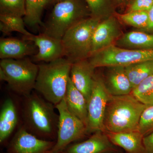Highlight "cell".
Here are the masks:
<instances>
[{
  "instance_id": "6da1fadb",
  "label": "cell",
  "mask_w": 153,
  "mask_h": 153,
  "mask_svg": "<svg viewBox=\"0 0 153 153\" xmlns=\"http://www.w3.org/2000/svg\"><path fill=\"white\" fill-rule=\"evenodd\" d=\"M23 99L22 126L39 138L52 140L57 138L59 116L55 112V105L36 91Z\"/></svg>"
},
{
  "instance_id": "7a4b0ae2",
  "label": "cell",
  "mask_w": 153,
  "mask_h": 153,
  "mask_svg": "<svg viewBox=\"0 0 153 153\" xmlns=\"http://www.w3.org/2000/svg\"><path fill=\"white\" fill-rule=\"evenodd\" d=\"M72 63L63 57L38 65L34 90L56 106L66 95Z\"/></svg>"
},
{
  "instance_id": "3957f363",
  "label": "cell",
  "mask_w": 153,
  "mask_h": 153,
  "mask_svg": "<svg viewBox=\"0 0 153 153\" xmlns=\"http://www.w3.org/2000/svg\"><path fill=\"white\" fill-rule=\"evenodd\" d=\"M147 105L132 95L110 97L104 119V131L121 132L137 130L141 115Z\"/></svg>"
},
{
  "instance_id": "277c9868",
  "label": "cell",
  "mask_w": 153,
  "mask_h": 153,
  "mask_svg": "<svg viewBox=\"0 0 153 153\" xmlns=\"http://www.w3.org/2000/svg\"><path fill=\"white\" fill-rule=\"evenodd\" d=\"M90 17V10L84 0H60L55 3L44 25L43 33L61 39L70 28Z\"/></svg>"
},
{
  "instance_id": "5b68a950",
  "label": "cell",
  "mask_w": 153,
  "mask_h": 153,
  "mask_svg": "<svg viewBox=\"0 0 153 153\" xmlns=\"http://www.w3.org/2000/svg\"><path fill=\"white\" fill-rule=\"evenodd\" d=\"M38 65L28 58L3 59L0 61V79L12 91L24 97L35 89Z\"/></svg>"
},
{
  "instance_id": "8992f818",
  "label": "cell",
  "mask_w": 153,
  "mask_h": 153,
  "mask_svg": "<svg viewBox=\"0 0 153 153\" xmlns=\"http://www.w3.org/2000/svg\"><path fill=\"white\" fill-rule=\"evenodd\" d=\"M101 21L90 17L70 28L61 39L64 57L73 63L90 57L94 32Z\"/></svg>"
},
{
  "instance_id": "52a82bcc",
  "label": "cell",
  "mask_w": 153,
  "mask_h": 153,
  "mask_svg": "<svg viewBox=\"0 0 153 153\" xmlns=\"http://www.w3.org/2000/svg\"><path fill=\"white\" fill-rule=\"evenodd\" d=\"M55 108L59 116L57 138L48 153H62L71 143L88 135L85 124L68 109L65 97Z\"/></svg>"
},
{
  "instance_id": "ba28073f",
  "label": "cell",
  "mask_w": 153,
  "mask_h": 153,
  "mask_svg": "<svg viewBox=\"0 0 153 153\" xmlns=\"http://www.w3.org/2000/svg\"><path fill=\"white\" fill-rule=\"evenodd\" d=\"M88 59L95 68L114 66L125 67L137 62L153 60V50L126 49L114 44L94 52Z\"/></svg>"
},
{
  "instance_id": "9c48e42d",
  "label": "cell",
  "mask_w": 153,
  "mask_h": 153,
  "mask_svg": "<svg viewBox=\"0 0 153 153\" xmlns=\"http://www.w3.org/2000/svg\"><path fill=\"white\" fill-rule=\"evenodd\" d=\"M103 77L95 74L90 97L88 102V134L97 131H104V119L107 105L111 96Z\"/></svg>"
},
{
  "instance_id": "30bf717a",
  "label": "cell",
  "mask_w": 153,
  "mask_h": 153,
  "mask_svg": "<svg viewBox=\"0 0 153 153\" xmlns=\"http://www.w3.org/2000/svg\"><path fill=\"white\" fill-rule=\"evenodd\" d=\"M55 141L39 138L22 126L14 134L8 147V153H48Z\"/></svg>"
},
{
  "instance_id": "8fae6325",
  "label": "cell",
  "mask_w": 153,
  "mask_h": 153,
  "mask_svg": "<svg viewBox=\"0 0 153 153\" xmlns=\"http://www.w3.org/2000/svg\"><path fill=\"white\" fill-rule=\"evenodd\" d=\"M25 41H32L38 48V52L33 56L36 62H52L64 57V50L61 39H57L43 33L38 35L23 36Z\"/></svg>"
},
{
  "instance_id": "7c38bea8",
  "label": "cell",
  "mask_w": 153,
  "mask_h": 153,
  "mask_svg": "<svg viewBox=\"0 0 153 153\" xmlns=\"http://www.w3.org/2000/svg\"><path fill=\"white\" fill-rule=\"evenodd\" d=\"M122 35L116 17L112 15L101 20L94 32L91 55L114 45Z\"/></svg>"
},
{
  "instance_id": "4fadbf2b",
  "label": "cell",
  "mask_w": 153,
  "mask_h": 153,
  "mask_svg": "<svg viewBox=\"0 0 153 153\" xmlns=\"http://www.w3.org/2000/svg\"><path fill=\"white\" fill-rule=\"evenodd\" d=\"M87 140L71 145L62 153H118L120 148L114 144L105 132L97 131L91 134Z\"/></svg>"
},
{
  "instance_id": "5bb4252c",
  "label": "cell",
  "mask_w": 153,
  "mask_h": 153,
  "mask_svg": "<svg viewBox=\"0 0 153 153\" xmlns=\"http://www.w3.org/2000/svg\"><path fill=\"white\" fill-rule=\"evenodd\" d=\"M95 69L88 59L74 62L71 66L70 79L75 87L83 94L87 102L93 87Z\"/></svg>"
},
{
  "instance_id": "9a60e30c",
  "label": "cell",
  "mask_w": 153,
  "mask_h": 153,
  "mask_svg": "<svg viewBox=\"0 0 153 153\" xmlns=\"http://www.w3.org/2000/svg\"><path fill=\"white\" fill-rule=\"evenodd\" d=\"M107 71L103 80L108 91L112 96L131 94L132 87L126 74L125 67L114 66L107 67Z\"/></svg>"
},
{
  "instance_id": "2e32d148",
  "label": "cell",
  "mask_w": 153,
  "mask_h": 153,
  "mask_svg": "<svg viewBox=\"0 0 153 153\" xmlns=\"http://www.w3.org/2000/svg\"><path fill=\"white\" fill-rule=\"evenodd\" d=\"M19 121L18 108L15 101L8 97L3 102L0 111V143H3L16 128Z\"/></svg>"
},
{
  "instance_id": "e0dca14e",
  "label": "cell",
  "mask_w": 153,
  "mask_h": 153,
  "mask_svg": "<svg viewBox=\"0 0 153 153\" xmlns=\"http://www.w3.org/2000/svg\"><path fill=\"white\" fill-rule=\"evenodd\" d=\"M111 141L127 153H147L143 139V136L137 130L121 132H105Z\"/></svg>"
},
{
  "instance_id": "ac0fdd59",
  "label": "cell",
  "mask_w": 153,
  "mask_h": 153,
  "mask_svg": "<svg viewBox=\"0 0 153 153\" xmlns=\"http://www.w3.org/2000/svg\"><path fill=\"white\" fill-rule=\"evenodd\" d=\"M26 41L15 38H1L0 58L21 59L33 54L36 46Z\"/></svg>"
},
{
  "instance_id": "d6986e66",
  "label": "cell",
  "mask_w": 153,
  "mask_h": 153,
  "mask_svg": "<svg viewBox=\"0 0 153 153\" xmlns=\"http://www.w3.org/2000/svg\"><path fill=\"white\" fill-rule=\"evenodd\" d=\"M65 99L68 109L85 124L87 128L88 119L87 100L83 94L74 86L70 77Z\"/></svg>"
},
{
  "instance_id": "ffe728a7",
  "label": "cell",
  "mask_w": 153,
  "mask_h": 153,
  "mask_svg": "<svg viewBox=\"0 0 153 153\" xmlns=\"http://www.w3.org/2000/svg\"><path fill=\"white\" fill-rule=\"evenodd\" d=\"M114 45L126 49L153 50V34L140 30L128 32L123 34Z\"/></svg>"
},
{
  "instance_id": "44dd1931",
  "label": "cell",
  "mask_w": 153,
  "mask_h": 153,
  "mask_svg": "<svg viewBox=\"0 0 153 153\" xmlns=\"http://www.w3.org/2000/svg\"><path fill=\"white\" fill-rule=\"evenodd\" d=\"M133 89L153 74V60L134 63L125 67Z\"/></svg>"
},
{
  "instance_id": "7402d4cb",
  "label": "cell",
  "mask_w": 153,
  "mask_h": 153,
  "mask_svg": "<svg viewBox=\"0 0 153 153\" xmlns=\"http://www.w3.org/2000/svg\"><path fill=\"white\" fill-rule=\"evenodd\" d=\"M48 4V0H25V14L23 18L25 25L30 27L44 26L41 16Z\"/></svg>"
},
{
  "instance_id": "603a6c76",
  "label": "cell",
  "mask_w": 153,
  "mask_h": 153,
  "mask_svg": "<svg viewBox=\"0 0 153 153\" xmlns=\"http://www.w3.org/2000/svg\"><path fill=\"white\" fill-rule=\"evenodd\" d=\"M25 23L22 17L10 15H0V30L5 35L14 32L21 33L24 36L32 35L26 30Z\"/></svg>"
},
{
  "instance_id": "cb8c5ba5",
  "label": "cell",
  "mask_w": 153,
  "mask_h": 153,
  "mask_svg": "<svg viewBox=\"0 0 153 153\" xmlns=\"http://www.w3.org/2000/svg\"><path fill=\"white\" fill-rule=\"evenodd\" d=\"M131 94L143 104L147 106L153 105V74L134 88Z\"/></svg>"
},
{
  "instance_id": "d4e9b609",
  "label": "cell",
  "mask_w": 153,
  "mask_h": 153,
  "mask_svg": "<svg viewBox=\"0 0 153 153\" xmlns=\"http://www.w3.org/2000/svg\"><path fill=\"white\" fill-rule=\"evenodd\" d=\"M91 17L102 20L112 16L114 7L111 0H84Z\"/></svg>"
},
{
  "instance_id": "484cf974",
  "label": "cell",
  "mask_w": 153,
  "mask_h": 153,
  "mask_svg": "<svg viewBox=\"0 0 153 153\" xmlns=\"http://www.w3.org/2000/svg\"><path fill=\"white\" fill-rule=\"evenodd\" d=\"M121 22L129 26L142 30L147 27L149 14L146 11H132L126 13L117 15Z\"/></svg>"
},
{
  "instance_id": "4316f807",
  "label": "cell",
  "mask_w": 153,
  "mask_h": 153,
  "mask_svg": "<svg viewBox=\"0 0 153 153\" xmlns=\"http://www.w3.org/2000/svg\"><path fill=\"white\" fill-rule=\"evenodd\" d=\"M25 14V0H0V15L21 17Z\"/></svg>"
},
{
  "instance_id": "83f0119b",
  "label": "cell",
  "mask_w": 153,
  "mask_h": 153,
  "mask_svg": "<svg viewBox=\"0 0 153 153\" xmlns=\"http://www.w3.org/2000/svg\"><path fill=\"white\" fill-rule=\"evenodd\" d=\"M137 130L144 137L153 131V105L147 106L144 110Z\"/></svg>"
},
{
  "instance_id": "f1b7e54d",
  "label": "cell",
  "mask_w": 153,
  "mask_h": 153,
  "mask_svg": "<svg viewBox=\"0 0 153 153\" xmlns=\"http://www.w3.org/2000/svg\"><path fill=\"white\" fill-rule=\"evenodd\" d=\"M153 6V0H133L129 6L128 12L132 11L149 12Z\"/></svg>"
},
{
  "instance_id": "f546056e",
  "label": "cell",
  "mask_w": 153,
  "mask_h": 153,
  "mask_svg": "<svg viewBox=\"0 0 153 153\" xmlns=\"http://www.w3.org/2000/svg\"><path fill=\"white\" fill-rule=\"evenodd\" d=\"M147 153H153V131L143 137V139Z\"/></svg>"
},
{
  "instance_id": "4dcf8cb0",
  "label": "cell",
  "mask_w": 153,
  "mask_h": 153,
  "mask_svg": "<svg viewBox=\"0 0 153 153\" xmlns=\"http://www.w3.org/2000/svg\"><path fill=\"white\" fill-rule=\"evenodd\" d=\"M149 14V23L147 27L145 29L140 31L153 34V6L152 9L148 12Z\"/></svg>"
},
{
  "instance_id": "1f68e13d",
  "label": "cell",
  "mask_w": 153,
  "mask_h": 153,
  "mask_svg": "<svg viewBox=\"0 0 153 153\" xmlns=\"http://www.w3.org/2000/svg\"><path fill=\"white\" fill-rule=\"evenodd\" d=\"M60 1V0H48L49 3H52L54 2L56 3L58 1Z\"/></svg>"
},
{
  "instance_id": "d6a6232c",
  "label": "cell",
  "mask_w": 153,
  "mask_h": 153,
  "mask_svg": "<svg viewBox=\"0 0 153 153\" xmlns=\"http://www.w3.org/2000/svg\"><path fill=\"white\" fill-rule=\"evenodd\" d=\"M116 1H117L119 2H123L124 1H126V0H116Z\"/></svg>"
},
{
  "instance_id": "836d02e7",
  "label": "cell",
  "mask_w": 153,
  "mask_h": 153,
  "mask_svg": "<svg viewBox=\"0 0 153 153\" xmlns=\"http://www.w3.org/2000/svg\"><path fill=\"white\" fill-rule=\"evenodd\" d=\"M121 153V152H120V153Z\"/></svg>"
}]
</instances>
